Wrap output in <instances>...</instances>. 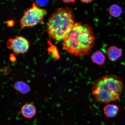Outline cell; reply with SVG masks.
<instances>
[{"instance_id": "obj_1", "label": "cell", "mask_w": 125, "mask_h": 125, "mask_svg": "<svg viewBox=\"0 0 125 125\" xmlns=\"http://www.w3.org/2000/svg\"><path fill=\"white\" fill-rule=\"evenodd\" d=\"M93 29L87 24L76 22L63 40V49L77 56L88 54L95 43Z\"/></svg>"}, {"instance_id": "obj_2", "label": "cell", "mask_w": 125, "mask_h": 125, "mask_svg": "<svg viewBox=\"0 0 125 125\" xmlns=\"http://www.w3.org/2000/svg\"><path fill=\"white\" fill-rule=\"evenodd\" d=\"M123 88V83L118 76L107 75L95 82L92 88V93L98 102L108 104L119 98Z\"/></svg>"}, {"instance_id": "obj_3", "label": "cell", "mask_w": 125, "mask_h": 125, "mask_svg": "<svg viewBox=\"0 0 125 125\" xmlns=\"http://www.w3.org/2000/svg\"><path fill=\"white\" fill-rule=\"evenodd\" d=\"M74 19L69 7L57 9L52 15L47 24V30L51 38L56 41L63 40L73 27Z\"/></svg>"}, {"instance_id": "obj_4", "label": "cell", "mask_w": 125, "mask_h": 125, "mask_svg": "<svg viewBox=\"0 0 125 125\" xmlns=\"http://www.w3.org/2000/svg\"><path fill=\"white\" fill-rule=\"evenodd\" d=\"M47 13L45 9L37 7L35 3L27 9L20 20V26L22 28L32 27L39 23H42Z\"/></svg>"}, {"instance_id": "obj_5", "label": "cell", "mask_w": 125, "mask_h": 125, "mask_svg": "<svg viewBox=\"0 0 125 125\" xmlns=\"http://www.w3.org/2000/svg\"><path fill=\"white\" fill-rule=\"evenodd\" d=\"M29 43L26 38L21 36H16L9 39L7 43V48L11 49L16 54H24L29 47Z\"/></svg>"}, {"instance_id": "obj_6", "label": "cell", "mask_w": 125, "mask_h": 125, "mask_svg": "<svg viewBox=\"0 0 125 125\" xmlns=\"http://www.w3.org/2000/svg\"><path fill=\"white\" fill-rule=\"evenodd\" d=\"M122 51L120 48L115 46H111L109 48L107 51V55L111 61L114 62L116 61L121 57Z\"/></svg>"}, {"instance_id": "obj_7", "label": "cell", "mask_w": 125, "mask_h": 125, "mask_svg": "<svg viewBox=\"0 0 125 125\" xmlns=\"http://www.w3.org/2000/svg\"><path fill=\"white\" fill-rule=\"evenodd\" d=\"M21 112L23 116L26 118H31L35 115L36 109L33 104H26L22 107Z\"/></svg>"}, {"instance_id": "obj_8", "label": "cell", "mask_w": 125, "mask_h": 125, "mask_svg": "<svg viewBox=\"0 0 125 125\" xmlns=\"http://www.w3.org/2000/svg\"><path fill=\"white\" fill-rule=\"evenodd\" d=\"M119 110V108L118 106L114 104H107L104 109V114L108 118L116 116L118 115Z\"/></svg>"}, {"instance_id": "obj_9", "label": "cell", "mask_w": 125, "mask_h": 125, "mask_svg": "<svg viewBox=\"0 0 125 125\" xmlns=\"http://www.w3.org/2000/svg\"><path fill=\"white\" fill-rule=\"evenodd\" d=\"M91 59L94 63L101 65H103L105 62V57L102 52L97 51L92 55Z\"/></svg>"}, {"instance_id": "obj_10", "label": "cell", "mask_w": 125, "mask_h": 125, "mask_svg": "<svg viewBox=\"0 0 125 125\" xmlns=\"http://www.w3.org/2000/svg\"><path fill=\"white\" fill-rule=\"evenodd\" d=\"M109 12L112 16L117 17L120 16L122 12L121 8L117 5L114 4L110 7Z\"/></svg>"}, {"instance_id": "obj_11", "label": "cell", "mask_w": 125, "mask_h": 125, "mask_svg": "<svg viewBox=\"0 0 125 125\" xmlns=\"http://www.w3.org/2000/svg\"><path fill=\"white\" fill-rule=\"evenodd\" d=\"M14 88L22 94L27 93L30 90L29 86L24 83L21 82L16 84L14 85Z\"/></svg>"}, {"instance_id": "obj_12", "label": "cell", "mask_w": 125, "mask_h": 125, "mask_svg": "<svg viewBox=\"0 0 125 125\" xmlns=\"http://www.w3.org/2000/svg\"><path fill=\"white\" fill-rule=\"evenodd\" d=\"M35 1L39 5L43 6L48 3V0H35Z\"/></svg>"}, {"instance_id": "obj_13", "label": "cell", "mask_w": 125, "mask_h": 125, "mask_svg": "<svg viewBox=\"0 0 125 125\" xmlns=\"http://www.w3.org/2000/svg\"><path fill=\"white\" fill-rule=\"evenodd\" d=\"M64 2L67 3H70L71 2H74L75 0H62Z\"/></svg>"}, {"instance_id": "obj_14", "label": "cell", "mask_w": 125, "mask_h": 125, "mask_svg": "<svg viewBox=\"0 0 125 125\" xmlns=\"http://www.w3.org/2000/svg\"><path fill=\"white\" fill-rule=\"evenodd\" d=\"M82 2L85 3H88L91 2L93 0H80Z\"/></svg>"}]
</instances>
